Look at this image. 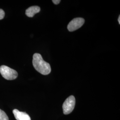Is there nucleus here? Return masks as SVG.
<instances>
[{
  "mask_svg": "<svg viewBox=\"0 0 120 120\" xmlns=\"http://www.w3.org/2000/svg\"><path fill=\"white\" fill-rule=\"evenodd\" d=\"M33 64L37 71L44 75L49 74L51 71L50 64L43 60L41 55L38 53L33 55Z\"/></svg>",
  "mask_w": 120,
  "mask_h": 120,
  "instance_id": "f257e3e1",
  "label": "nucleus"
},
{
  "mask_svg": "<svg viewBox=\"0 0 120 120\" xmlns=\"http://www.w3.org/2000/svg\"><path fill=\"white\" fill-rule=\"evenodd\" d=\"M13 113L17 120H31L30 116L25 112L19 111L17 109L13 110Z\"/></svg>",
  "mask_w": 120,
  "mask_h": 120,
  "instance_id": "39448f33",
  "label": "nucleus"
},
{
  "mask_svg": "<svg viewBox=\"0 0 120 120\" xmlns=\"http://www.w3.org/2000/svg\"><path fill=\"white\" fill-rule=\"evenodd\" d=\"M0 73L4 79L8 80H14L18 76V73L16 70L4 65L0 67Z\"/></svg>",
  "mask_w": 120,
  "mask_h": 120,
  "instance_id": "f03ea898",
  "label": "nucleus"
},
{
  "mask_svg": "<svg viewBox=\"0 0 120 120\" xmlns=\"http://www.w3.org/2000/svg\"><path fill=\"white\" fill-rule=\"evenodd\" d=\"M52 1L54 4H58L60 3V0H52Z\"/></svg>",
  "mask_w": 120,
  "mask_h": 120,
  "instance_id": "1a4fd4ad",
  "label": "nucleus"
},
{
  "mask_svg": "<svg viewBox=\"0 0 120 120\" xmlns=\"http://www.w3.org/2000/svg\"><path fill=\"white\" fill-rule=\"evenodd\" d=\"M4 12L3 10L0 9V20H2L4 18Z\"/></svg>",
  "mask_w": 120,
  "mask_h": 120,
  "instance_id": "6e6552de",
  "label": "nucleus"
},
{
  "mask_svg": "<svg viewBox=\"0 0 120 120\" xmlns=\"http://www.w3.org/2000/svg\"><path fill=\"white\" fill-rule=\"evenodd\" d=\"M75 98L73 96H70L65 100L62 105L64 114H69L73 111L75 107Z\"/></svg>",
  "mask_w": 120,
  "mask_h": 120,
  "instance_id": "7ed1b4c3",
  "label": "nucleus"
},
{
  "mask_svg": "<svg viewBox=\"0 0 120 120\" xmlns=\"http://www.w3.org/2000/svg\"><path fill=\"white\" fill-rule=\"evenodd\" d=\"M41 10L40 8L38 6H31L26 11V14L28 17H33L35 14L38 13Z\"/></svg>",
  "mask_w": 120,
  "mask_h": 120,
  "instance_id": "423d86ee",
  "label": "nucleus"
},
{
  "mask_svg": "<svg viewBox=\"0 0 120 120\" xmlns=\"http://www.w3.org/2000/svg\"><path fill=\"white\" fill-rule=\"evenodd\" d=\"M118 22L119 23V24H120V16H119V17H118Z\"/></svg>",
  "mask_w": 120,
  "mask_h": 120,
  "instance_id": "9d476101",
  "label": "nucleus"
},
{
  "mask_svg": "<svg viewBox=\"0 0 120 120\" xmlns=\"http://www.w3.org/2000/svg\"><path fill=\"white\" fill-rule=\"evenodd\" d=\"M85 20L81 17L75 18L70 22L67 26V29L70 32H73L81 28L84 25Z\"/></svg>",
  "mask_w": 120,
  "mask_h": 120,
  "instance_id": "20e7f679",
  "label": "nucleus"
},
{
  "mask_svg": "<svg viewBox=\"0 0 120 120\" xmlns=\"http://www.w3.org/2000/svg\"><path fill=\"white\" fill-rule=\"evenodd\" d=\"M0 120H9V117L4 111L0 109Z\"/></svg>",
  "mask_w": 120,
  "mask_h": 120,
  "instance_id": "0eeeda50",
  "label": "nucleus"
}]
</instances>
